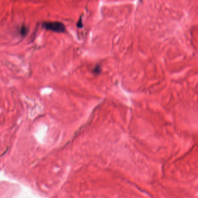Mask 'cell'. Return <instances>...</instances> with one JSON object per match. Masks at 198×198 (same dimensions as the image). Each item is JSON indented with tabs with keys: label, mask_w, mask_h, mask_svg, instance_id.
Listing matches in <instances>:
<instances>
[{
	"label": "cell",
	"mask_w": 198,
	"mask_h": 198,
	"mask_svg": "<svg viewBox=\"0 0 198 198\" xmlns=\"http://www.w3.org/2000/svg\"><path fill=\"white\" fill-rule=\"evenodd\" d=\"M43 26L45 29L57 33H63L66 30L63 23L59 22H46L43 23Z\"/></svg>",
	"instance_id": "1"
},
{
	"label": "cell",
	"mask_w": 198,
	"mask_h": 198,
	"mask_svg": "<svg viewBox=\"0 0 198 198\" xmlns=\"http://www.w3.org/2000/svg\"><path fill=\"white\" fill-rule=\"evenodd\" d=\"M28 32V29L26 28H25L24 26V27H23L22 28H21V30H20V34H21L22 35H23V36H24V34L27 33Z\"/></svg>",
	"instance_id": "2"
},
{
	"label": "cell",
	"mask_w": 198,
	"mask_h": 198,
	"mask_svg": "<svg viewBox=\"0 0 198 198\" xmlns=\"http://www.w3.org/2000/svg\"><path fill=\"white\" fill-rule=\"evenodd\" d=\"M101 69L100 66H96L94 68L93 72L95 74H99L101 73Z\"/></svg>",
	"instance_id": "3"
}]
</instances>
